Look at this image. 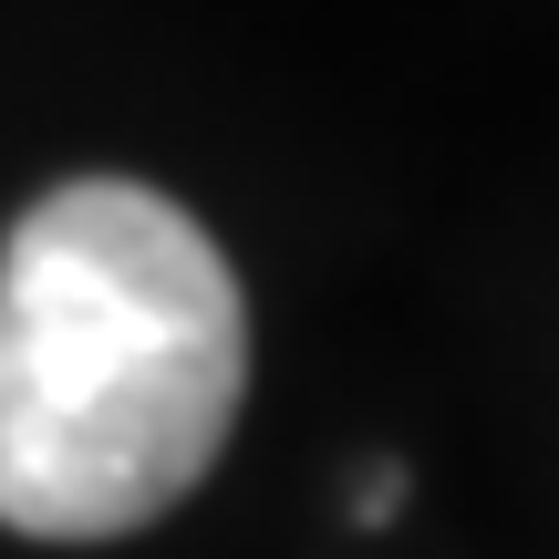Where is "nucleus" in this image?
I'll list each match as a JSON object with an SVG mask.
<instances>
[{
	"label": "nucleus",
	"mask_w": 559,
	"mask_h": 559,
	"mask_svg": "<svg viewBox=\"0 0 559 559\" xmlns=\"http://www.w3.org/2000/svg\"><path fill=\"white\" fill-rule=\"evenodd\" d=\"M394 508H404V477H394V466H383V477H362V498H353V519H394Z\"/></svg>",
	"instance_id": "nucleus-2"
},
{
	"label": "nucleus",
	"mask_w": 559,
	"mask_h": 559,
	"mask_svg": "<svg viewBox=\"0 0 559 559\" xmlns=\"http://www.w3.org/2000/svg\"><path fill=\"white\" fill-rule=\"evenodd\" d=\"M249 300L177 198L73 177L0 249V528L124 539L218 466Z\"/></svg>",
	"instance_id": "nucleus-1"
}]
</instances>
